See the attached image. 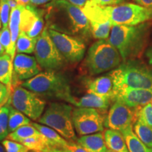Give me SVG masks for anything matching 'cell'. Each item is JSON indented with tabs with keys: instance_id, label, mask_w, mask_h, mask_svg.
<instances>
[{
	"instance_id": "obj_1",
	"label": "cell",
	"mask_w": 152,
	"mask_h": 152,
	"mask_svg": "<svg viewBox=\"0 0 152 152\" xmlns=\"http://www.w3.org/2000/svg\"><path fill=\"white\" fill-rule=\"evenodd\" d=\"M151 23L112 26L109 41L118 51L123 61L140 58L149 40Z\"/></svg>"
},
{
	"instance_id": "obj_2",
	"label": "cell",
	"mask_w": 152,
	"mask_h": 152,
	"mask_svg": "<svg viewBox=\"0 0 152 152\" xmlns=\"http://www.w3.org/2000/svg\"><path fill=\"white\" fill-rule=\"evenodd\" d=\"M20 85L42 98L62 100L73 106L76 99L71 94L67 78L57 71L41 72Z\"/></svg>"
},
{
	"instance_id": "obj_3",
	"label": "cell",
	"mask_w": 152,
	"mask_h": 152,
	"mask_svg": "<svg viewBox=\"0 0 152 152\" xmlns=\"http://www.w3.org/2000/svg\"><path fill=\"white\" fill-rule=\"evenodd\" d=\"M109 74L113 80V91L125 88L152 91V68L141 61H125Z\"/></svg>"
},
{
	"instance_id": "obj_4",
	"label": "cell",
	"mask_w": 152,
	"mask_h": 152,
	"mask_svg": "<svg viewBox=\"0 0 152 152\" xmlns=\"http://www.w3.org/2000/svg\"><path fill=\"white\" fill-rule=\"evenodd\" d=\"M122 61L118 49L109 39H99L87 51L84 66L89 75H95L115 69Z\"/></svg>"
},
{
	"instance_id": "obj_5",
	"label": "cell",
	"mask_w": 152,
	"mask_h": 152,
	"mask_svg": "<svg viewBox=\"0 0 152 152\" xmlns=\"http://www.w3.org/2000/svg\"><path fill=\"white\" fill-rule=\"evenodd\" d=\"M73 105L63 102H52L45 110L38 123L56 130L70 142L77 140L73 123Z\"/></svg>"
},
{
	"instance_id": "obj_6",
	"label": "cell",
	"mask_w": 152,
	"mask_h": 152,
	"mask_svg": "<svg viewBox=\"0 0 152 152\" xmlns=\"http://www.w3.org/2000/svg\"><path fill=\"white\" fill-rule=\"evenodd\" d=\"M112 26H137L152 20V9L132 3L104 6Z\"/></svg>"
},
{
	"instance_id": "obj_7",
	"label": "cell",
	"mask_w": 152,
	"mask_h": 152,
	"mask_svg": "<svg viewBox=\"0 0 152 152\" xmlns=\"http://www.w3.org/2000/svg\"><path fill=\"white\" fill-rule=\"evenodd\" d=\"M11 105L33 121H38L45 110L47 102L42 96L25 87L16 86L11 90Z\"/></svg>"
},
{
	"instance_id": "obj_8",
	"label": "cell",
	"mask_w": 152,
	"mask_h": 152,
	"mask_svg": "<svg viewBox=\"0 0 152 152\" xmlns=\"http://www.w3.org/2000/svg\"><path fill=\"white\" fill-rule=\"evenodd\" d=\"M34 54L39 65L45 71H58L66 62L53 42L47 28L37 37Z\"/></svg>"
},
{
	"instance_id": "obj_9",
	"label": "cell",
	"mask_w": 152,
	"mask_h": 152,
	"mask_svg": "<svg viewBox=\"0 0 152 152\" xmlns=\"http://www.w3.org/2000/svg\"><path fill=\"white\" fill-rule=\"evenodd\" d=\"M105 118V112L93 108L77 107L73 111V126L80 136L104 131Z\"/></svg>"
},
{
	"instance_id": "obj_10",
	"label": "cell",
	"mask_w": 152,
	"mask_h": 152,
	"mask_svg": "<svg viewBox=\"0 0 152 152\" xmlns=\"http://www.w3.org/2000/svg\"><path fill=\"white\" fill-rule=\"evenodd\" d=\"M48 31L55 46L66 61L76 64L83 59L86 45L82 39L52 28L48 29Z\"/></svg>"
},
{
	"instance_id": "obj_11",
	"label": "cell",
	"mask_w": 152,
	"mask_h": 152,
	"mask_svg": "<svg viewBox=\"0 0 152 152\" xmlns=\"http://www.w3.org/2000/svg\"><path fill=\"white\" fill-rule=\"evenodd\" d=\"M89 20L91 35L97 39H106L109 37L112 24L105 12L104 6L96 4L92 1L83 9Z\"/></svg>"
},
{
	"instance_id": "obj_12",
	"label": "cell",
	"mask_w": 152,
	"mask_h": 152,
	"mask_svg": "<svg viewBox=\"0 0 152 152\" xmlns=\"http://www.w3.org/2000/svg\"><path fill=\"white\" fill-rule=\"evenodd\" d=\"M135 121V109L115 101L106 115L104 126L121 132L132 126Z\"/></svg>"
},
{
	"instance_id": "obj_13",
	"label": "cell",
	"mask_w": 152,
	"mask_h": 152,
	"mask_svg": "<svg viewBox=\"0 0 152 152\" xmlns=\"http://www.w3.org/2000/svg\"><path fill=\"white\" fill-rule=\"evenodd\" d=\"M54 5L66 14L73 33L83 37H88L91 35L90 22L83 9L67 0H55Z\"/></svg>"
},
{
	"instance_id": "obj_14",
	"label": "cell",
	"mask_w": 152,
	"mask_h": 152,
	"mask_svg": "<svg viewBox=\"0 0 152 152\" xmlns=\"http://www.w3.org/2000/svg\"><path fill=\"white\" fill-rule=\"evenodd\" d=\"M12 85L20 81H26L42 72V68L35 56L26 54H17L13 61Z\"/></svg>"
},
{
	"instance_id": "obj_15",
	"label": "cell",
	"mask_w": 152,
	"mask_h": 152,
	"mask_svg": "<svg viewBox=\"0 0 152 152\" xmlns=\"http://www.w3.org/2000/svg\"><path fill=\"white\" fill-rule=\"evenodd\" d=\"M113 102L118 101L132 109H137L152 101V91L144 89L125 88L113 91Z\"/></svg>"
},
{
	"instance_id": "obj_16",
	"label": "cell",
	"mask_w": 152,
	"mask_h": 152,
	"mask_svg": "<svg viewBox=\"0 0 152 152\" xmlns=\"http://www.w3.org/2000/svg\"><path fill=\"white\" fill-rule=\"evenodd\" d=\"M44 20L37 10L32 6L25 7L23 11L20 31L30 37L37 38L43 31Z\"/></svg>"
},
{
	"instance_id": "obj_17",
	"label": "cell",
	"mask_w": 152,
	"mask_h": 152,
	"mask_svg": "<svg viewBox=\"0 0 152 152\" xmlns=\"http://www.w3.org/2000/svg\"><path fill=\"white\" fill-rule=\"evenodd\" d=\"M85 86L87 93L94 94L99 96L113 97V80L109 74L89 80L85 83Z\"/></svg>"
},
{
	"instance_id": "obj_18",
	"label": "cell",
	"mask_w": 152,
	"mask_h": 152,
	"mask_svg": "<svg viewBox=\"0 0 152 152\" xmlns=\"http://www.w3.org/2000/svg\"><path fill=\"white\" fill-rule=\"evenodd\" d=\"M112 102L113 99L111 97L87 93L80 99H75L73 106L76 107L93 108L106 112Z\"/></svg>"
},
{
	"instance_id": "obj_19",
	"label": "cell",
	"mask_w": 152,
	"mask_h": 152,
	"mask_svg": "<svg viewBox=\"0 0 152 152\" xmlns=\"http://www.w3.org/2000/svg\"><path fill=\"white\" fill-rule=\"evenodd\" d=\"M76 142L88 152H106L108 150L102 132L80 136Z\"/></svg>"
},
{
	"instance_id": "obj_20",
	"label": "cell",
	"mask_w": 152,
	"mask_h": 152,
	"mask_svg": "<svg viewBox=\"0 0 152 152\" xmlns=\"http://www.w3.org/2000/svg\"><path fill=\"white\" fill-rule=\"evenodd\" d=\"M106 147L115 152H130L123 134L117 130L107 129L104 132Z\"/></svg>"
},
{
	"instance_id": "obj_21",
	"label": "cell",
	"mask_w": 152,
	"mask_h": 152,
	"mask_svg": "<svg viewBox=\"0 0 152 152\" xmlns=\"http://www.w3.org/2000/svg\"><path fill=\"white\" fill-rule=\"evenodd\" d=\"M31 124L48 140L49 143L53 147V149H62L67 144V140L63 137L61 135H60L56 130H53L52 128L45 125H41L35 122L31 123Z\"/></svg>"
},
{
	"instance_id": "obj_22",
	"label": "cell",
	"mask_w": 152,
	"mask_h": 152,
	"mask_svg": "<svg viewBox=\"0 0 152 152\" xmlns=\"http://www.w3.org/2000/svg\"><path fill=\"white\" fill-rule=\"evenodd\" d=\"M23 6L18 5L16 9L11 11L10 20H9V28L10 30L11 35V45L12 49L16 52V45L18 39L19 33L20 32V23H21V17L23 11L24 9Z\"/></svg>"
},
{
	"instance_id": "obj_23",
	"label": "cell",
	"mask_w": 152,
	"mask_h": 152,
	"mask_svg": "<svg viewBox=\"0 0 152 152\" xmlns=\"http://www.w3.org/2000/svg\"><path fill=\"white\" fill-rule=\"evenodd\" d=\"M121 133L124 137L130 152H152V149L147 147L133 132L132 125L128 127Z\"/></svg>"
},
{
	"instance_id": "obj_24",
	"label": "cell",
	"mask_w": 152,
	"mask_h": 152,
	"mask_svg": "<svg viewBox=\"0 0 152 152\" xmlns=\"http://www.w3.org/2000/svg\"><path fill=\"white\" fill-rule=\"evenodd\" d=\"M13 60L10 55L4 54L0 56V83L11 88L13 80Z\"/></svg>"
},
{
	"instance_id": "obj_25",
	"label": "cell",
	"mask_w": 152,
	"mask_h": 152,
	"mask_svg": "<svg viewBox=\"0 0 152 152\" xmlns=\"http://www.w3.org/2000/svg\"><path fill=\"white\" fill-rule=\"evenodd\" d=\"M21 144L27 149L36 152H49L53 150V147L48 140L42 134L26 139L21 142Z\"/></svg>"
},
{
	"instance_id": "obj_26",
	"label": "cell",
	"mask_w": 152,
	"mask_h": 152,
	"mask_svg": "<svg viewBox=\"0 0 152 152\" xmlns=\"http://www.w3.org/2000/svg\"><path fill=\"white\" fill-rule=\"evenodd\" d=\"M40 134L41 133L30 123V124L23 125L14 132H10L7 136V139L21 143L26 139L40 135Z\"/></svg>"
},
{
	"instance_id": "obj_27",
	"label": "cell",
	"mask_w": 152,
	"mask_h": 152,
	"mask_svg": "<svg viewBox=\"0 0 152 152\" xmlns=\"http://www.w3.org/2000/svg\"><path fill=\"white\" fill-rule=\"evenodd\" d=\"M37 38L28 36L24 32L20 31L16 41V49L18 54H33L35 52Z\"/></svg>"
},
{
	"instance_id": "obj_28",
	"label": "cell",
	"mask_w": 152,
	"mask_h": 152,
	"mask_svg": "<svg viewBox=\"0 0 152 152\" xmlns=\"http://www.w3.org/2000/svg\"><path fill=\"white\" fill-rule=\"evenodd\" d=\"M30 119L25 114L13 107L9 106V132H12L20 127L30 124Z\"/></svg>"
},
{
	"instance_id": "obj_29",
	"label": "cell",
	"mask_w": 152,
	"mask_h": 152,
	"mask_svg": "<svg viewBox=\"0 0 152 152\" xmlns=\"http://www.w3.org/2000/svg\"><path fill=\"white\" fill-rule=\"evenodd\" d=\"M134 133L147 147L152 149V128L140 120H137L134 123Z\"/></svg>"
},
{
	"instance_id": "obj_30",
	"label": "cell",
	"mask_w": 152,
	"mask_h": 152,
	"mask_svg": "<svg viewBox=\"0 0 152 152\" xmlns=\"http://www.w3.org/2000/svg\"><path fill=\"white\" fill-rule=\"evenodd\" d=\"M10 103L0 108V141H3L9 135V115Z\"/></svg>"
},
{
	"instance_id": "obj_31",
	"label": "cell",
	"mask_w": 152,
	"mask_h": 152,
	"mask_svg": "<svg viewBox=\"0 0 152 152\" xmlns=\"http://www.w3.org/2000/svg\"><path fill=\"white\" fill-rule=\"evenodd\" d=\"M135 109L136 121L140 120L142 122L152 128V106L149 103Z\"/></svg>"
},
{
	"instance_id": "obj_32",
	"label": "cell",
	"mask_w": 152,
	"mask_h": 152,
	"mask_svg": "<svg viewBox=\"0 0 152 152\" xmlns=\"http://www.w3.org/2000/svg\"><path fill=\"white\" fill-rule=\"evenodd\" d=\"M0 42L5 50V53L10 55L14 60L15 52L12 49L11 45V35L9 28H2L0 30Z\"/></svg>"
},
{
	"instance_id": "obj_33",
	"label": "cell",
	"mask_w": 152,
	"mask_h": 152,
	"mask_svg": "<svg viewBox=\"0 0 152 152\" xmlns=\"http://www.w3.org/2000/svg\"><path fill=\"white\" fill-rule=\"evenodd\" d=\"M11 14V9L8 0H0V19L2 28H8Z\"/></svg>"
},
{
	"instance_id": "obj_34",
	"label": "cell",
	"mask_w": 152,
	"mask_h": 152,
	"mask_svg": "<svg viewBox=\"0 0 152 152\" xmlns=\"http://www.w3.org/2000/svg\"><path fill=\"white\" fill-rule=\"evenodd\" d=\"M1 144L7 152H24L27 149L23 144L12 140L5 139L1 141Z\"/></svg>"
},
{
	"instance_id": "obj_35",
	"label": "cell",
	"mask_w": 152,
	"mask_h": 152,
	"mask_svg": "<svg viewBox=\"0 0 152 152\" xmlns=\"http://www.w3.org/2000/svg\"><path fill=\"white\" fill-rule=\"evenodd\" d=\"M12 89L0 83V108L7 104L10 98Z\"/></svg>"
},
{
	"instance_id": "obj_36",
	"label": "cell",
	"mask_w": 152,
	"mask_h": 152,
	"mask_svg": "<svg viewBox=\"0 0 152 152\" xmlns=\"http://www.w3.org/2000/svg\"><path fill=\"white\" fill-rule=\"evenodd\" d=\"M62 149L66 152H88L75 142H68L65 147Z\"/></svg>"
},
{
	"instance_id": "obj_37",
	"label": "cell",
	"mask_w": 152,
	"mask_h": 152,
	"mask_svg": "<svg viewBox=\"0 0 152 152\" xmlns=\"http://www.w3.org/2000/svg\"><path fill=\"white\" fill-rule=\"evenodd\" d=\"M94 3L100 6H114L122 4L124 0H92Z\"/></svg>"
},
{
	"instance_id": "obj_38",
	"label": "cell",
	"mask_w": 152,
	"mask_h": 152,
	"mask_svg": "<svg viewBox=\"0 0 152 152\" xmlns=\"http://www.w3.org/2000/svg\"><path fill=\"white\" fill-rule=\"evenodd\" d=\"M67 1H69L70 3L73 4L76 7H80V8L83 9L85 6H87L92 0H67Z\"/></svg>"
},
{
	"instance_id": "obj_39",
	"label": "cell",
	"mask_w": 152,
	"mask_h": 152,
	"mask_svg": "<svg viewBox=\"0 0 152 152\" xmlns=\"http://www.w3.org/2000/svg\"><path fill=\"white\" fill-rule=\"evenodd\" d=\"M50 1L51 0H30V6H32V7H35V6L42 5L47 2H49V1Z\"/></svg>"
},
{
	"instance_id": "obj_40",
	"label": "cell",
	"mask_w": 152,
	"mask_h": 152,
	"mask_svg": "<svg viewBox=\"0 0 152 152\" xmlns=\"http://www.w3.org/2000/svg\"><path fill=\"white\" fill-rule=\"evenodd\" d=\"M145 55L147 56L149 65L152 66V46L147 49V52H145Z\"/></svg>"
},
{
	"instance_id": "obj_41",
	"label": "cell",
	"mask_w": 152,
	"mask_h": 152,
	"mask_svg": "<svg viewBox=\"0 0 152 152\" xmlns=\"http://www.w3.org/2000/svg\"><path fill=\"white\" fill-rule=\"evenodd\" d=\"M140 5L149 9H152V0H140Z\"/></svg>"
},
{
	"instance_id": "obj_42",
	"label": "cell",
	"mask_w": 152,
	"mask_h": 152,
	"mask_svg": "<svg viewBox=\"0 0 152 152\" xmlns=\"http://www.w3.org/2000/svg\"><path fill=\"white\" fill-rule=\"evenodd\" d=\"M16 1L18 5L23 6V7H27L30 4V0H16Z\"/></svg>"
},
{
	"instance_id": "obj_43",
	"label": "cell",
	"mask_w": 152,
	"mask_h": 152,
	"mask_svg": "<svg viewBox=\"0 0 152 152\" xmlns=\"http://www.w3.org/2000/svg\"><path fill=\"white\" fill-rule=\"evenodd\" d=\"M4 54H5V50L4 49L2 45H1V42H0V56H1V55H3Z\"/></svg>"
},
{
	"instance_id": "obj_44",
	"label": "cell",
	"mask_w": 152,
	"mask_h": 152,
	"mask_svg": "<svg viewBox=\"0 0 152 152\" xmlns=\"http://www.w3.org/2000/svg\"><path fill=\"white\" fill-rule=\"evenodd\" d=\"M51 152H66V151H64V149H53L51 151Z\"/></svg>"
},
{
	"instance_id": "obj_45",
	"label": "cell",
	"mask_w": 152,
	"mask_h": 152,
	"mask_svg": "<svg viewBox=\"0 0 152 152\" xmlns=\"http://www.w3.org/2000/svg\"><path fill=\"white\" fill-rule=\"evenodd\" d=\"M0 152H7L4 149V147L2 144H0Z\"/></svg>"
},
{
	"instance_id": "obj_46",
	"label": "cell",
	"mask_w": 152,
	"mask_h": 152,
	"mask_svg": "<svg viewBox=\"0 0 152 152\" xmlns=\"http://www.w3.org/2000/svg\"><path fill=\"white\" fill-rule=\"evenodd\" d=\"M24 152H36V151H33V150H30V149H27L26 150V151H25Z\"/></svg>"
},
{
	"instance_id": "obj_47",
	"label": "cell",
	"mask_w": 152,
	"mask_h": 152,
	"mask_svg": "<svg viewBox=\"0 0 152 152\" xmlns=\"http://www.w3.org/2000/svg\"><path fill=\"white\" fill-rule=\"evenodd\" d=\"M134 1H135L137 3L139 4L140 5V0H134Z\"/></svg>"
},
{
	"instance_id": "obj_48",
	"label": "cell",
	"mask_w": 152,
	"mask_h": 152,
	"mask_svg": "<svg viewBox=\"0 0 152 152\" xmlns=\"http://www.w3.org/2000/svg\"><path fill=\"white\" fill-rule=\"evenodd\" d=\"M106 152H115V151H111V150H110V149H108Z\"/></svg>"
},
{
	"instance_id": "obj_49",
	"label": "cell",
	"mask_w": 152,
	"mask_h": 152,
	"mask_svg": "<svg viewBox=\"0 0 152 152\" xmlns=\"http://www.w3.org/2000/svg\"><path fill=\"white\" fill-rule=\"evenodd\" d=\"M1 26H1V19H0V28H1Z\"/></svg>"
},
{
	"instance_id": "obj_50",
	"label": "cell",
	"mask_w": 152,
	"mask_h": 152,
	"mask_svg": "<svg viewBox=\"0 0 152 152\" xmlns=\"http://www.w3.org/2000/svg\"><path fill=\"white\" fill-rule=\"evenodd\" d=\"M150 103H151V106H152V101H151V102H150Z\"/></svg>"
},
{
	"instance_id": "obj_51",
	"label": "cell",
	"mask_w": 152,
	"mask_h": 152,
	"mask_svg": "<svg viewBox=\"0 0 152 152\" xmlns=\"http://www.w3.org/2000/svg\"><path fill=\"white\" fill-rule=\"evenodd\" d=\"M49 152H51V151H49Z\"/></svg>"
},
{
	"instance_id": "obj_52",
	"label": "cell",
	"mask_w": 152,
	"mask_h": 152,
	"mask_svg": "<svg viewBox=\"0 0 152 152\" xmlns=\"http://www.w3.org/2000/svg\"><path fill=\"white\" fill-rule=\"evenodd\" d=\"M54 1H55V0H54Z\"/></svg>"
}]
</instances>
